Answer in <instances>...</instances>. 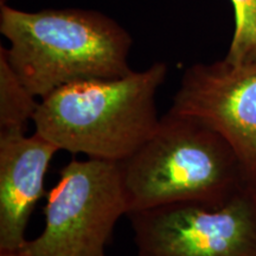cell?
Segmentation results:
<instances>
[{"instance_id": "10", "label": "cell", "mask_w": 256, "mask_h": 256, "mask_svg": "<svg viewBox=\"0 0 256 256\" xmlns=\"http://www.w3.org/2000/svg\"><path fill=\"white\" fill-rule=\"evenodd\" d=\"M0 256H24L19 252H0Z\"/></svg>"}, {"instance_id": "7", "label": "cell", "mask_w": 256, "mask_h": 256, "mask_svg": "<svg viewBox=\"0 0 256 256\" xmlns=\"http://www.w3.org/2000/svg\"><path fill=\"white\" fill-rule=\"evenodd\" d=\"M58 147L34 132H0V252H20Z\"/></svg>"}, {"instance_id": "2", "label": "cell", "mask_w": 256, "mask_h": 256, "mask_svg": "<svg viewBox=\"0 0 256 256\" xmlns=\"http://www.w3.org/2000/svg\"><path fill=\"white\" fill-rule=\"evenodd\" d=\"M168 66L156 62L118 78L86 80L40 98L34 132L58 150L121 162L133 156L158 127L156 96Z\"/></svg>"}, {"instance_id": "6", "label": "cell", "mask_w": 256, "mask_h": 256, "mask_svg": "<svg viewBox=\"0 0 256 256\" xmlns=\"http://www.w3.org/2000/svg\"><path fill=\"white\" fill-rule=\"evenodd\" d=\"M170 110L216 130L256 184V62L226 60L196 63L185 70Z\"/></svg>"}, {"instance_id": "3", "label": "cell", "mask_w": 256, "mask_h": 256, "mask_svg": "<svg viewBox=\"0 0 256 256\" xmlns=\"http://www.w3.org/2000/svg\"><path fill=\"white\" fill-rule=\"evenodd\" d=\"M119 165L128 214L174 203L218 206L255 184L223 136L202 121L171 110L160 118L152 136Z\"/></svg>"}, {"instance_id": "5", "label": "cell", "mask_w": 256, "mask_h": 256, "mask_svg": "<svg viewBox=\"0 0 256 256\" xmlns=\"http://www.w3.org/2000/svg\"><path fill=\"white\" fill-rule=\"evenodd\" d=\"M127 216L136 256H256V184L218 206L174 203Z\"/></svg>"}, {"instance_id": "1", "label": "cell", "mask_w": 256, "mask_h": 256, "mask_svg": "<svg viewBox=\"0 0 256 256\" xmlns=\"http://www.w3.org/2000/svg\"><path fill=\"white\" fill-rule=\"evenodd\" d=\"M0 32L16 74L38 98L72 82L118 78L130 66L132 37L101 12L46 8L28 12L0 2Z\"/></svg>"}, {"instance_id": "4", "label": "cell", "mask_w": 256, "mask_h": 256, "mask_svg": "<svg viewBox=\"0 0 256 256\" xmlns=\"http://www.w3.org/2000/svg\"><path fill=\"white\" fill-rule=\"evenodd\" d=\"M128 214L119 162L72 159L46 194L44 228L24 256H106V246Z\"/></svg>"}, {"instance_id": "8", "label": "cell", "mask_w": 256, "mask_h": 256, "mask_svg": "<svg viewBox=\"0 0 256 256\" xmlns=\"http://www.w3.org/2000/svg\"><path fill=\"white\" fill-rule=\"evenodd\" d=\"M22 82L0 46V132H26L40 101Z\"/></svg>"}, {"instance_id": "9", "label": "cell", "mask_w": 256, "mask_h": 256, "mask_svg": "<svg viewBox=\"0 0 256 256\" xmlns=\"http://www.w3.org/2000/svg\"><path fill=\"white\" fill-rule=\"evenodd\" d=\"M235 28L224 60L232 64L256 62V0H230Z\"/></svg>"}]
</instances>
